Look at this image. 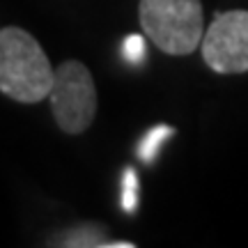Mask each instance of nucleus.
<instances>
[{"label": "nucleus", "instance_id": "5", "mask_svg": "<svg viewBox=\"0 0 248 248\" xmlns=\"http://www.w3.org/2000/svg\"><path fill=\"white\" fill-rule=\"evenodd\" d=\"M172 126H166V124H161V126H154L145 138H142L140 147H138V156H140L142 161H147V163H152L154 161V156H156V152L161 150V145L168 140L170 136H172Z\"/></svg>", "mask_w": 248, "mask_h": 248}, {"label": "nucleus", "instance_id": "3", "mask_svg": "<svg viewBox=\"0 0 248 248\" xmlns=\"http://www.w3.org/2000/svg\"><path fill=\"white\" fill-rule=\"evenodd\" d=\"M51 108L58 126L69 136L88 131L97 115V90L90 69L78 60H67L55 69Z\"/></svg>", "mask_w": 248, "mask_h": 248}, {"label": "nucleus", "instance_id": "7", "mask_svg": "<svg viewBox=\"0 0 248 248\" xmlns=\"http://www.w3.org/2000/svg\"><path fill=\"white\" fill-rule=\"evenodd\" d=\"M124 58L133 64L142 62L145 58V37L142 35H129L124 39Z\"/></svg>", "mask_w": 248, "mask_h": 248}, {"label": "nucleus", "instance_id": "1", "mask_svg": "<svg viewBox=\"0 0 248 248\" xmlns=\"http://www.w3.org/2000/svg\"><path fill=\"white\" fill-rule=\"evenodd\" d=\"M55 71L42 44L23 28L0 30V92L18 104H37L51 94Z\"/></svg>", "mask_w": 248, "mask_h": 248}, {"label": "nucleus", "instance_id": "4", "mask_svg": "<svg viewBox=\"0 0 248 248\" xmlns=\"http://www.w3.org/2000/svg\"><path fill=\"white\" fill-rule=\"evenodd\" d=\"M202 58L216 74H246L248 12L234 9L214 18L202 37Z\"/></svg>", "mask_w": 248, "mask_h": 248}, {"label": "nucleus", "instance_id": "6", "mask_svg": "<svg viewBox=\"0 0 248 248\" xmlns=\"http://www.w3.org/2000/svg\"><path fill=\"white\" fill-rule=\"evenodd\" d=\"M138 177H136V170L126 168L124 170V182H122V207L124 212H133L136 202H138Z\"/></svg>", "mask_w": 248, "mask_h": 248}, {"label": "nucleus", "instance_id": "2", "mask_svg": "<svg viewBox=\"0 0 248 248\" xmlns=\"http://www.w3.org/2000/svg\"><path fill=\"white\" fill-rule=\"evenodd\" d=\"M142 32L168 55H191L202 44L204 18L200 0H140Z\"/></svg>", "mask_w": 248, "mask_h": 248}]
</instances>
